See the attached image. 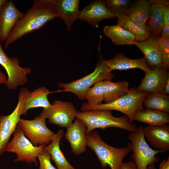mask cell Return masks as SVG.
<instances>
[{"instance_id":"obj_18","label":"cell","mask_w":169,"mask_h":169,"mask_svg":"<svg viewBox=\"0 0 169 169\" xmlns=\"http://www.w3.org/2000/svg\"><path fill=\"white\" fill-rule=\"evenodd\" d=\"M79 0H56L54 10L57 17L62 19L67 29L70 31L73 23L78 19Z\"/></svg>"},{"instance_id":"obj_15","label":"cell","mask_w":169,"mask_h":169,"mask_svg":"<svg viewBox=\"0 0 169 169\" xmlns=\"http://www.w3.org/2000/svg\"><path fill=\"white\" fill-rule=\"evenodd\" d=\"M86 125L78 118L67 128L65 138L69 141L72 151L76 155L79 156L86 151Z\"/></svg>"},{"instance_id":"obj_27","label":"cell","mask_w":169,"mask_h":169,"mask_svg":"<svg viewBox=\"0 0 169 169\" xmlns=\"http://www.w3.org/2000/svg\"><path fill=\"white\" fill-rule=\"evenodd\" d=\"M117 18L118 20L117 24L133 34L137 42H141L146 40L151 36L146 26L135 23L128 16L124 15Z\"/></svg>"},{"instance_id":"obj_41","label":"cell","mask_w":169,"mask_h":169,"mask_svg":"<svg viewBox=\"0 0 169 169\" xmlns=\"http://www.w3.org/2000/svg\"><path fill=\"white\" fill-rule=\"evenodd\" d=\"M7 0H0V11L1 9Z\"/></svg>"},{"instance_id":"obj_30","label":"cell","mask_w":169,"mask_h":169,"mask_svg":"<svg viewBox=\"0 0 169 169\" xmlns=\"http://www.w3.org/2000/svg\"><path fill=\"white\" fill-rule=\"evenodd\" d=\"M131 2L129 0H105L107 8L113 13L116 18L125 14Z\"/></svg>"},{"instance_id":"obj_28","label":"cell","mask_w":169,"mask_h":169,"mask_svg":"<svg viewBox=\"0 0 169 169\" xmlns=\"http://www.w3.org/2000/svg\"><path fill=\"white\" fill-rule=\"evenodd\" d=\"M143 104L146 109L169 113V96L163 93H149Z\"/></svg>"},{"instance_id":"obj_3","label":"cell","mask_w":169,"mask_h":169,"mask_svg":"<svg viewBox=\"0 0 169 169\" xmlns=\"http://www.w3.org/2000/svg\"><path fill=\"white\" fill-rule=\"evenodd\" d=\"M87 146L96 154L103 169L109 166L111 169H120L124 158L131 150L127 146L118 148L104 142L96 131L86 133Z\"/></svg>"},{"instance_id":"obj_23","label":"cell","mask_w":169,"mask_h":169,"mask_svg":"<svg viewBox=\"0 0 169 169\" xmlns=\"http://www.w3.org/2000/svg\"><path fill=\"white\" fill-rule=\"evenodd\" d=\"M103 31L104 35L115 45H132L136 41L133 34L117 24L105 26Z\"/></svg>"},{"instance_id":"obj_17","label":"cell","mask_w":169,"mask_h":169,"mask_svg":"<svg viewBox=\"0 0 169 169\" xmlns=\"http://www.w3.org/2000/svg\"><path fill=\"white\" fill-rule=\"evenodd\" d=\"M158 37L151 35L146 40L134 43L143 53L148 65L152 69L164 66L162 54L158 42Z\"/></svg>"},{"instance_id":"obj_14","label":"cell","mask_w":169,"mask_h":169,"mask_svg":"<svg viewBox=\"0 0 169 169\" xmlns=\"http://www.w3.org/2000/svg\"><path fill=\"white\" fill-rule=\"evenodd\" d=\"M12 0H6L0 11V42L5 41L18 21L24 15Z\"/></svg>"},{"instance_id":"obj_26","label":"cell","mask_w":169,"mask_h":169,"mask_svg":"<svg viewBox=\"0 0 169 169\" xmlns=\"http://www.w3.org/2000/svg\"><path fill=\"white\" fill-rule=\"evenodd\" d=\"M166 6L158 4L151 5L146 27L151 35L159 36L164 24L162 19L163 12Z\"/></svg>"},{"instance_id":"obj_1","label":"cell","mask_w":169,"mask_h":169,"mask_svg":"<svg viewBox=\"0 0 169 169\" xmlns=\"http://www.w3.org/2000/svg\"><path fill=\"white\" fill-rule=\"evenodd\" d=\"M56 0H35L32 7L17 22L5 41L6 49L11 43L24 35L39 29L57 18Z\"/></svg>"},{"instance_id":"obj_34","label":"cell","mask_w":169,"mask_h":169,"mask_svg":"<svg viewBox=\"0 0 169 169\" xmlns=\"http://www.w3.org/2000/svg\"><path fill=\"white\" fill-rule=\"evenodd\" d=\"M120 169H137V168L134 162L130 161L126 162L123 161Z\"/></svg>"},{"instance_id":"obj_36","label":"cell","mask_w":169,"mask_h":169,"mask_svg":"<svg viewBox=\"0 0 169 169\" xmlns=\"http://www.w3.org/2000/svg\"><path fill=\"white\" fill-rule=\"evenodd\" d=\"M160 34L161 37H169V25H164Z\"/></svg>"},{"instance_id":"obj_24","label":"cell","mask_w":169,"mask_h":169,"mask_svg":"<svg viewBox=\"0 0 169 169\" xmlns=\"http://www.w3.org/2000/svg\"><path fill=\"white\" fill-rule=\"evenodd\" d=\"M151 5L147 1L139 0L131 4L125 15L135 23L146 27Z\"/></svg>"},{"instance_id":"obj_38","label":"cell","mask_w":169,"mask_h":169,"mask_svg":"<svg viewBox=\"0 0 169 169\" xmlns=\"http://www.w3.org/2000/svg\"><path fill=\"white\" fill-rule=\"evenodd\" d=\"M8 78L6 75L0 70V84H6Z\"/></svg>"},{"instance_id":"obj_7","label":"cell","mask_w":169,"mask_h":169,"mask_svg":"<svg viewBox=\"0 0 169 169\" xmlns=\"http://www.w3.org/2000/svg\"><path fill=\"white\" fill-rule=\"evenodd\" d=\"M34 146L25 136L22 130L17 125L13 138L9 142L6 151L15 153L17 158L14 162L25 161L28 163L38 164L37 158L46 146Z\"/></svg>"},{"instance_id":"obj_33","label":"cell","mask_w":169,"mask_h":169,"mask_svg":"<svg viewBox=\"0 0 169 169\" xmlns=\"http://www.w3.org/2000/svg\"><path fill=\"white\" fill-rule=\"evenodd\" d=\"M164 25H169V6H166L162 14Z\"/></svg>"},{"instance_id":"obj_8","label":"cell","mask_w":169,"mask_h":169,"mask_svg":"<svg viewBox=\"0 0 169 169\" xmlns=\"http://www.w3.org/2000/svg\"><path fill=\"white\" fill-rule=\"evenodd\" d=\"M29 91L28 89L22 88L18 93L17 105L12 113L8 115H0V156L6 151L10 136L15 131Z\"/></svg>"},{"instance_id":"obj_40","label":"cell","mask_w":169,"mask_h":169,"mask_svg":"<svg viewBox=\"0 0 169 169\" xmlns=\"http://www.w3.org/2000/svg\"><path fill=\"white\" fill-rule=\"evenodd\" d=\"M146 169H157V168L154 164H151L148 166Z\"/></svg>"},{"instance_id":"obj_6","label":"cell","mask_w":169,"mask_h":169,"mask_svg":"<svg viewBox=\"0 0 169 169\" xmlns=\"http://www.w3.org/2000/svg\"><path fill=\"white\" fill-rule=\"evenodd\" d=\"M143 128L139 126L135 131L131 132L128 136L130 142L127 146L133 152L131 158L137 169H146L149 165L157 163L159 159L156 155L161 153L149 146L143 134Z\"/></svg>"},{"instance_id":"obj_39","label":"cell","mask_w":169,"mask_h":169,"mask_svg":"<svg viewBox=\"0 0 169 169\" xmlns=\"http://www.w3.org/2000/svg\"><path fill=\"white\" fill-rule=\"evenodd\" d=\"M164 93L165 94H166L169 95V80L167 82Z\"/></svg>"},{"instance_id":"obj_16","label":"cell","mask_w":169,"mask_h":169,"mask_svg":"<svg viewBox=\"0 0 169 169\" xmlns=\"http://www.w3.org/2000/svg\"><path fill=\"white\" fill-rule=\"evenodd\" d=\"M143 134L150 145L161 153L169 151V125H150L143 128Z\"/></svg>"},{"instance_id":"obj_9","label":"cell","mask_w":169,"mask_h":169,"mask_svg":"<svg viewBox=\"0 0 169 169\" xmlns=\"http://www.w3.org/2000/svg\"><path fill=\"white\" fill-rule=\"evenodd\" d=\"M46 119L39 115L31 120L20 118L18 123L25 136L35 146L50 144L55 134L47 126Z\"/></svg>"},{"instance_id":"obj_10","label":"cell","mask_w":169,"mask_h":169,"mask_svg":"<svg viewBox=\"0 0 169 169\" xmlns=\"http://www.w3.org/2000/svg\"><path fill=\"white\" fill-rule=\"evenodd\" d=\"M77 111L71 102L56 100L50 107L43 108L39 115L48 119L49 123L67 128L72 123Z\"/></svg>"},{"instance_id":"obj_22","label":"cell","mask_w":169,"mask_h":169,"mask_svg":"<svg viewBox=\"0 0 169 169\" xmlns=\"http://www.w3.org/2000/svg\"><path fill=\"white\" fill-rule=\"evenodd\" d=\"M49 89L45 86L40 87L28 94L22 109V115H26L28 110L32 108L42 107L44 109L50 107L48 96Z\"/></svg>"},{"instance_id":"obj_37","label":"cell","mask_w":169,"mask_h":169,"mask_svg":"<svg viewBox=\"0 0 169 169\" xmlns=\"http://www.w3.org/2000/svg\"><path fill=\"white\" fill-rule=\"evenodd\" d=\"M158 169H169V157L163 160L160 164Z\"/></svg>"},{"instance_id":"obj_29","label":"cell","mask_w":169,"mask_h":169,"mask_svg":"<svg viewBox=\"0 0 169 169\" xmlns=\"http://www.w3.org/2000/svg\"><path fill=\"white\" fill-rule=\"evenodd\" d=\"M87 104L90 106L100 105L104 100V93L102 86V81L97 82L90 88L85 95Z\"/></svg>"},{"instance_id":"obj_12","label":"cell","mask_w":169,"mask_h":169,"mask_svg":"<svg viewBox=\"0 0 169 169\" xmlns=\"http://www.w3.org/2000/svg\"><path fill=\"white\" fill-rule=\"evenodd\" d=\"M169 80L168 69L162 66L145 73L137 89L139 90L149 93H164Z\"/></svg>"},{"instance_id":"obj_13","label":"cell","mask_w":169,"mask_h":169,"mask_svg":"<svg viewBox=\"0 0 169 169\" xmlns=\"http://www.w3.org/2000/svg\"><path fill=\"white\" fill-rule=\"evenodd\" d=\"M115 18V16L107 8L105 0H96L80 11L78 19L98 28L101 21Z\"/></svg>"},{"instance_id":"obj_32","label":"cell","mask_w":169,"mask_h":169,"mask_svg":"<svg viewBox=\"0 0 169 169\" xmlns=\"http://www.w3.org/2000/svg\"><path fill=\"white\" fill-rule=\"evenodd\" d=\"M158 42L162 56H169V37L159 36Z\"/></svg>"},{"instance_id":"obj_20","label":"cell","mask_w":169,"mask_h":169,"mask_svg":"<svg viewBox=\"0 0 169 169\" xmlns=\"http://www.w3.org/2000/svg\"><path fill=\"white\" fill-rule=\"evenodd\" d=\"M64 133L63 129H59L51 143L44 146L43 150L50 155L58 169H75L67 161L60 149V142Z\"/></svg>"},{"instance_id":"obj_5","label":"cell","mask_w":169,"mask_h":169,"mask_svg":"<svg viewBox=\"0 0 169 169\" xmlns=\"http://www.w3.org/2000/svg\"><path fill=\"white\" fill-rule=\"evenodd\" d=\"M99 58L95 70L91 73L69 83L60 82L58 87L74 94L79 100H84L86 92L92 85L105 80H111L115 76L104 63V59Z\"/></svg>"},{"instance_id":"obj_25","label":"cell","mask_w":169,"mask_h":169,"mask_svg":"<svg viewBox=\"0 0 169 169\" xmlns=\"http://www.w3.org/2000/svg\"><path fill=\"white\" fill-rule=\"evenodd\" d=\"M129 84L124 81L114 82L111 80L102 81L105 103L113 101L126 94L129 91Z\"/></svg>"},{"instance_id":"obj_35","label":"cell","mask_w":169,"mask_h":169,"mask_svg":"<svg viewBox=\"0 0 169 169\" xmlns=\"http://www.w3.org/2000/svg\"><path fill=\"white\" fill-rule=\"evenodd\" d=\"M148 2L151 5L158 4L169 6V1L167 0H148Z\"/></svg>"},{"instance_id":"obj_2","label":"cell","mask_w":169,"mask_h":169,"mask_svg":"<svg viewBox=\"0 0 169 169\" xmlns=\"http://www.w3.org/2000/svg\"><path fill=\"white\" fill-rule=\"evenodd\" d=\"M111 110H93L78 111L76 118L82 121L86 127V133L96 128L105 129L108 127L119 128L131 132L135 131L137 126L130 122L126 116L115 117Z\"/></svg>"},{"instance_id":"obj_19","label":"cell","mask_w":169,"mask_h":169,"mask_svg":"<svg viewBox=\"0 0 169 169\" xmlns=\"http://www.w3.org/2000/svg\"><path fill=\"white\" fill-rule=\"evenodd\" d=\"M104 62L111 71L139 68L146 73L151 70L144 57L139 59H131L123 54L119 53L111 59L107 60L104 59Z\"/></svg>"},{"instance_id":"obj_4","label":"cell","mask_w":169,"mask_h":169,"mask_svg":"<svg viewBox=\"0 0 169 169\" xmlns=\"http://www.w3.org/2000/svg\"><path fill=\"white\" fill-rule=\"evenodd\" d=\"M149 93L138 90L137 87L129 89L125 95L110 102L95 106H90L84 103L80 108L82 111L93 110H116L124 114L133 123L134 116L137 110L143 108V101Z\"/></svg>"},{"instance_id":"obj_21","label":"cell","mask_w":169,"mask_h":169,"mask_svg":"<svg viewBox=\"0 0 169 169\" xmlns=\"http://www.w3.org/2000/svg\"><path fill=\"white\" fill-rule=\"evenodd\" d=\"M133 120L147 124L150 125L161 126L169 122L168 113L151 109H139L135 113Z\"/></svg>"},{"instance_id":"obj_11","label":"cell","mask_w":169,"mask_h":169,"mask_svg":"<svg viewBox=\"0 0 169 169\" xmlns=\"http://www.w3.org/2000/svg\"><path fill=\"white\" fill-rule=\"evenodd\" d=\"M1 43L0 42V64L4 68L8 75L6 84L8 90H15L27 83V75L31 73L32 69L21 67L19 61L16 57H8L3 50Z\"/></svg>"},{"instance_id":"obj_42","label":"cell","mask_w":169,"mask_h":169,"mask_svg":"<svg viewBox=\"0 0 169 169\" xmlns=\"http://www.w3.org/2000/svg\"><path fill=\"white\" fill-rule=\"evenodd\" d=\"M39 169H43V168H39Z\"/></svg>"},{"instance_id":"obj_31","label":"cell","mask_w":169,"mask_h":169,"mask_svg":"<svg viewBox=\"0 0 169 169\" xmlns=\"http://www.w3.org/2000/svg\"><path fill=\"white\" fill-rule=\"evenodd\" d=\"M40 163L39 168L44 169H56L52 164L50 160L51 157L47 152L43 150L38 156Z\"/></svg>"}]
</instances>
